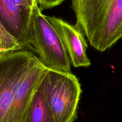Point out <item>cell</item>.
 Segmentation results:
<instances>
[{
	"label": "cell",
	"mask_w": 122,
	"mask_h": 122,
	"mask_svg": "<svg viewBox=\"0 0 122 122\" xmlns=\"http://www.w3.org/2000/svg\"><path fill=\"white\" fill-rule=\"evenodd\" d=\"M71 7L76 26L98 51L122 38V0H72Z\"/></svg>",
	"instance_id": "obj_1"
},
{
	"label": "cell",
	"mask_w": 122,
	"mask_h": 122,
	"mask_svg": "<svg viewBox=\"0 0 122 122\" xmlns=\"http://www.w3.org/2000/svg\"><path fill=\"white\" fill-rule=\"evenodd\" d=\"M45 100L55 122H74L81 89L78 78L71 72L48 69L40 84Z\"/></svg>",
	"instance_id": "obj_2"
},
{
	"label": "cell",
	"mask_w": 122,
	"mask_h": 122,
	"mask_svg": "<svg viewBox=\"0 0 122 122\" xmlns=\"http://www.w3.org/2000/svg\"><path fill=\"white\" fill-rule=\"evenodd\" d=\"M31 46L40 62L49 70L71 72V61L58 32L43 15L37 4L31 22Z\"/></svg>",
	"instance_id": "obj_3"
},
{
	"label": "cell",
	"mask_w": 122,
	"mask_h": 122,
	"mask_svg": "<svg viewBox=\"0 0 122 122\" xmlns=\"http://www.w3.org/2000/svg\"><path fill=\"white\" fill-rule=\"evenodd\" d=\"M37 56L26 50L0 56V122H9L15 90Z\"/></svg>",
	"instance_id": "obj_4"
},
{
	"label": "cell",
	"mask_w": 122,
	"mask_h": 122,
	"mask_svg": "<svg viewBox=\"0 0 122 122\" xmlns=\"http://www.w3.org/2000/svg\"><path fill=\"white\" fill-rule=\"evenodd\" d=\"M36 0H0V21L22 49H32L31 22Z\"/></svg>",
	"instance_id": "obj_5"
},
{
	"label": "cell",
	"mask_w": 122,
	"mask_h": 122,
	"mask_svg": "<svg viewBox=\"0 0 122 122\" xmlns=\"http://www.w3.org/2000/svg\"><path fill=\"white\" fill-rule=\"evenodd\" d=\"M48 69L38 57L33 61L22 77L15 90L9 122H22L35 93Z\"/></svg>",
	"instance_id": "obj_6"
},
{
	"label": "cell",
	"mask_w": 122,
	"mask_h": 122,
	"mask_svg": "<svg viewBox=\"0 0 122 122\" xmlns=\"http://www.w3.org/2000/svg\"><path fill=\"white\" fill-rule=\"evenodd\" d=\"M46 18L58 32L72 66L76 68L90 66L91 63L86 53L87 44L83 32L76 26L60 18L55 16H46Z\"/></svg>",
	"instance_id": "obj_7"
},
{
	"label": "cell",
	"mask_w": 122,
	"mask_h": 122,
	"mask_svg": "<svg viewBox=\"0 0 122 122\" xmlns=\"http://www.w3.org/2000/svg\"><path fill=\"white\" fill-rule=\"evenodd\" d=\"M22 122H55L40 86L32 98Z\"/></svg>",
	"instance_id": "obj_8"
},
{
	"label": "cell",
	"mask_w": 122,
	"mask_h": 122,
	"mask_svg": "<svg viewBox=\"0 0 122 122\" xmlns=\"http://www.w3.org/2000/svg\"><path fill=\"white\" fill-rule=\"evenodd\" d=\"M23 50L15 38L12 37L0 21V51L4 53Z\"/></svg>",
	"instance_id": "obj_9"
},
{
	"label": "cell",
	"mask_w": 122,
	"mask_h": 122,
	"mask_svg": "<svg viewBox=\"0 0 122 122\" xmlns=\"http://www.w3.org/2000/svg\"><path fill=\"white\" fill-rule=\"evenodd\" d=\"M41 11L57 6L65 0H36Z\"/></svg>",
	"instance_id": "obj_10"
},
{
	"label": "cell",
	"mask_w": 122,
	"mask_h": 122,
	"mask_svg": "<svg viewBox=\"0 0 122 122\" xmlns=\"http://www.w3.org/2000/svg\"><path fill=\"white\" fill-rule=\"evenodd\" d=\"M4 54H5V53H4L1 52V51H0V56H2V55H4Z\"/></svg>",
	"instance_id": "obj_11"
}]
</instances>
